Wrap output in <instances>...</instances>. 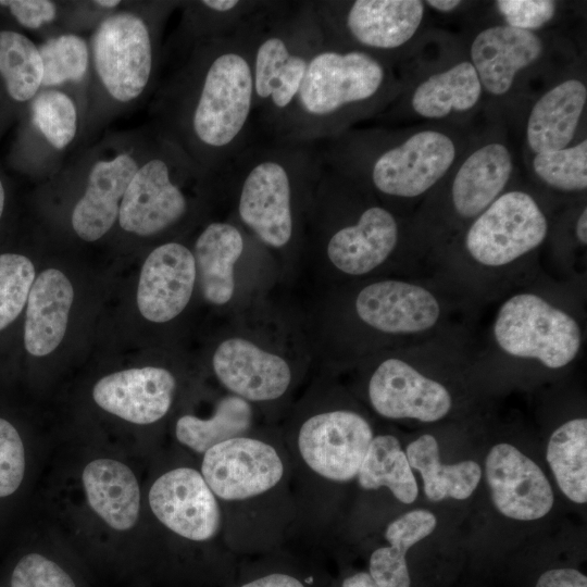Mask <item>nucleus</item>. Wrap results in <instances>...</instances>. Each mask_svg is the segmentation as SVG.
I'll return each mask as SVG.
<instances>
[{"label":"nucleus","mask_w":587,"mask_h":587,"mask_svg":"<svg viewBox=\"0 0 587 587\" xmlns=\"http://www.w3.org/2000/svg\"><path fill=\"white\" fill-rule=\"evenodd\" d=\"M367 395L375 412L391 420L436 422L452 405L451 395L442 384L398 358L378 363L370 377Z\"/></svg>","instance_id":"nucleus-16"},{"label":"nucleus","mask_w":587,"mask_h":587,"mask_svg":"<svg viewBox=\"0 0 587 587\" xmlns=\"http://www.w3.org/2000/svg\"><path fill=\"white\" fill-rule=\"evenodd\" d=\"M548 230V218L533 195L512 189L472 221L464 246L475 262L499 267L538 248Z\"/></svg>","instance_id":"nucleus-11"},{"label":"nucleus","mask_w":587,"mask_h":587,"mask_svg":"<svg viewBox=\"0 0 587 587\" xmlns=\"http://www.w3.org/2000/svg\"><path fill=\"white\" fill-rule=\"evenodd\" d=\"M324 163L384 200L415 199L440 183L463 153L441 128L349 129L320 142Z\"/></svg>","instance_id":"nucleus-4"},{"label":"nucleus","mask_w":587,"mask_h":587,"mask_svg":"<svg viewBox=\"0 0 587 587\" xmlns=\"http://www.w3.org/2000/svg\"><path fill=\"white\" fill-rule=\"evenodd\" d=\"M536 587H587V577L574 569H554L541 574Z\"/></svg>","instance_id":"nucleus-44"},{"label":"nucleus","mask_w":587,"mask_h":587,"mask_svg":"<svg viewBox=\"0 0 587 587\" xmlns=\"http://www.w3.org/2000/svg\"><path fill=\"white\" fill-rule=\"evenodd\" d=\"M241 587H304V585L288 574L273 573L249 582Z\"/></svg>","instance_id":"nucleus-45"},{"label":"nucleus","mask_w":587,"mask_h":587,"mask_svg":"<svg viewBox=\"0 0 587 587\" xmlns=\"http://www.w3.org/2000/svg\"><path fill=\"white\" fill-rule=\"evenodd\" d=\"M258 0H202L190 2L185 12L184 33L189 47L198 41L235 33L260 5Z\"/></svg>","instance_id":"nucleus-35"},{"label":"nucleus","mask_w":587,"mask_h":587,"mask_svg":"<svg viewBox=\"0 0 587 587\" xmlns=\"http://www.w3.org/2000/svg\"><path fill=\"white\" fill-rule=\"evenodd\" d=\"M575 235L580 245L587 243V208L584 207L575 225Z\"/></svg>","instance_id":"nucleus-48"},{"label":"nucleus","mask_w":587,"mask_h":587,"mask_svg":"<svg viewBox=\"0 0 587 587\" xmlns=\"http://www.w3.org/2000/svg\"><path fill=\"white\" fill-rule=\"evenodd\" d=\"M284 472L283 459L274 446L242 435L207 450L200 473L215 497L239 501L271 490Z\"/></svg>","instance_id":"nucleus-13"},{"label":"nucleus","mask_w":587,"mask_h":587,"mask_svg":"<svg viewBox=\"0 0 587 587\" xmlns=\"http://www.w3.org/2000/svg\"><path fill=\"white\" fill-rule=\"evenodd\" d=\"M514 172L511 149L500 139H489L461 154L448 173L449 200L461 220H474L502 195Z\"/></svg>","instance_id":"nucleus-21"},{"label":"nucleus","mask_w":587,"mask_h":587,"mask_svg":"<svg viewBox=\"0 0 587 587\" xmlns=\"http://www.w3.org/2000/svg\"><path fill=\"white\" fill-rule=\"evenodd\" d=\"M424 3L440 13L453 12L463 4L460 0H426Z\"/></svg>","instance_id":"nucleus-47"},{"label":"nucleus","mask_w":587,"mask_h":587,"mask_svg":"<svg viewBox=\"0 0 587 587\" xmlns=\"http://www.w3.org/2000/svg\"><path fill=\"white\" fill-rule=\"evenodd\" d=\"M357 477L363 489L387 487L402 503H412L419 494L407 454L392 435L373 437Z\"/></svg>","instance_id":"nucleus-33"},{"label":"nucleus","mask_w":587,"mask_h":587,"mask_svg":"<svg viewBox=\"0 0 587 587\" xmlns=\"http://www.w3.org/2000/svg\"><path fill=\"white\" fill-rule=\"evenodd\" d=\"M307 225L328 262L351 276L382 265L401 236L400 223L387 205L325 163Z\"/></svg>","instance_id":"nucleus-6"},{"label":"nucleus","mask_w":587,"mask_h":587,"mask_svg":"<svg viewBox=\"0 0 587 587\" xmlns=\"http://www.w3.org/2000/svg\"><path fill=\"white\" fill-rule=\"evenodd\" d=\"M199 179L210 178L173 140L159 132L121 201L120 226L140 237L154 236L176 226L190 209L184 185Z\"/></svg>","instance_id":"nucleus-7"},{"label":"nucleus","mask_w":587,"mask_h":587,"mask_svg":"<svg viewBox=\"0 0 587 587\" xmlns=\"http://www.w3.org/2000/svg\"><path fill=\"white\" fill-rule=\"evenodd\" d=\"M140 160L123 151L97 161L89 171L87 185L76 202L71 223L85 241L102 238L118 217L121 201Z\"/></svg>","instance_id":"nucleus-23"},{"label":"nucleus","mask_w":587,"mask_h":587,"mask_svg":"<svg viewBox=\"0 0 587 587\" xmlns=\"http://www.w3.org/2000/svg\"><path fill=\"white\" fill-rule=\"evenodd\" d=\"M547 461L561 491L573 502L587 501V420L559 426L547 446Z\"/></svg>","instance_id":"nucleus-32"},{"label":"nucleus","mask_w":587,"mask_h":587,"mask_svg":"<svg viewBox=\"0 0 587 587\" xmlns=\"http://www.w3.org/2000/svg\"><path fill=\"white\" fill-rule=\"evenodd\" d=\"M324 39L390 65L421 28V0H313Z\"/></svg>","instance_id":"nucleus-8"},{"label":"nucleus","mask_w":587,"mask_h":587,"mask_svg":"<svg viewBox=\"0 0 587 587\" xmlns=\"http://www.w3.org/2000/svg\"><path fill=\"white\" fill-rule=\"evenodd\" d=\"M253 78V126L275 138L324 42L313 0L261 1L245 20Z\"/></svg>","instance_id":"nucleus-5"},{"label":"nucleus","mask_w":587,"mask_h":587,"mask_svg":"<svg viewBox=\"0 0 587 587\" xmlns=\"http://www.w3.org/2000/svg\"><path fill=\"white\" fill-rule=\"evenodd\" d=\"M197 280L192 251L177 241L154 248L142 264L137 305L141 315L153 323L178 316L189 303Z\"/></svg>","instance_id":"nucleus-20"},{"label":"nucleus","mask_w":587,"mask_h":587,"mask_svg":"<svg viewBox=\"0 0 587 587\" xmlns=\"http://www.w3.org/2000/svg\"><path fill=\"white\" fill-rule=\"evenodd\" d=\"M155 23L143 15L120 11L100 22L91 39L97 76L115 101L138 99L152 78L157 53Z\"/></svg>","instance_id":"nucleus-10"},{"label":"nucleus","mask_w":587,"mask_h":587,"mask_svg":"<svg viewBox=\"0 0 587 587\" xmlns=\"http://www.w3.org/2000/svg\"><path fill=\"white\" fill-rule=\"evenodd\" d=\"M34 125L54 149L66 148L77 133V109L73 99L57 89L37 93L32 103Z\"/></svg>","instance_id":"nucleus-38"},{"label":"nucleus","mask_w":587,"mask_h":587,"mask_svg":"<svg viewBox=\"0 0 587 587\" xmlns=\"http://www.w3.org/2000/svg\"><path fill=\"white\" fill-rule=\"evenodd\" d=\"M251 403L233 394L223 397L208 419L183 415L175 425L177 440L189 449L204 453L213 446L245 435L251 427Z\"/></svg>","instance_id":"nucleus-31"},{"label":"nucleus","mask_w":587,"mask_h":587,"mask_svg":"<svg viewBox=\"0 0 587 587\" xmlns=\"http://www.w3.org/2000/svg\"><path fill=\"white\" fill-rule=\"evenodd\" d=\"M323 166L320 142L261 138L214 183L226 190L237 220L260 243L286 251L302 241Z\"/></svg>","instance_id":"nucleus-2"},{"label":"nucleus","mask_w":587,"mask_h":587,"mask_svg":"<svg viewBox=\"0 0 587 587\" xmlns=\"http://www.w3.org/2000/svg\"><path fill=\"white\" fill-rule=\"evenodd\" d=\"M546 45L537 32L496 24L480 29L470 45V62L484 92L507 96L522 73H527L544 58Z\"/></svg>","instance_id":"nucleus-18"},{"label":"nucleus","mask_w":587,"mask_h":587,"mask_svg":"<svg viewBox=\"0 0 587 587\" xmlns=\"http://www.w3.org/2000/svg\"><path fill=\"white\" fill-rule=\"evenodd\" d=\"M243 251L245 234L234 222L214 221L201 230L192 254L200 291L205 301L224 305L233 299L235 266Z\"/></svg>","instance_id":"nucleus-26"},{"label":"nucleus","mask_w":587,"mask_h":587,"mask_svg":"<svg viewBox=\"0 0 587 587\" xmlns=\"http://www.w3.org/2000/svg\"><path fill=\"white\" fill-rule=\"evenodd\" d=\"M485 472L492 501L503 515L534 521L550 512L554 497L546 475L514 446H494L487 454Z\"/></svg>","instance_id":"nucleus-17"},{"label":"nucleus","mask_w":587,"mask_h":587,"mask_svg":"<svg viewBox=\"0 0 587 587\" xmlns=\"http://www.w3.org/2000/svg\"><path fill=\"white\" fill-rule=\"evenodd\" d=\"M212 367L230 394L250 403L282 398L294 379L292 366L284 354L242 335H232L217 345Z\"/></svg>","instance_id":"nucleus-14"},{"label":"nucleus","mask_w":587,"mask_h":587,"mask_svg":"<svg viewBox=\"0 0 587 587\" xmlns=\"http://www.w3.org/2000/svg\"><path fill=\"white\" fill-rule=\"evenodd\" d=\"M243 22L230 35L192 43L159 100L160 132L212 180L255 140Z\"/></svg>","instance_id":"nucleus-1"},{"label":"nucleus","mask_w":587,"mask_h":587,"mask_svg":"<svg viewBox=\"0 0 587 587\" xmlns=\"http://www.w3.org/2000/svg\"><path fill=\"white\" fill-rule=\"evenodd\" d=\"M494 336L505 353L535 359L552 370L571 363L582 347L576 320L530 292L516 294L501 304Z\"/></svg>","instance_id":"nucleus-9"},{"label":"nucleus","mask_w":587,"mask_h":587,"mask_svg":"<svg viewBox=\"0 0 587 587\" xmlns=\"http://www.w3.org/2000/svg\"><path fill=\"white\" fill-rule=\"evenodd\" d=\"M359 320L388 335H408L433 328L440 305L426 288L409 282L383 279L364 286L354 299Z\"/></svg>","instance_id":"nucleus-19"},{"label":"nucleus","mask_w":587,"mask_h":587,"mask_svg":"<svg viewBox=\"0 0 587 587\" xmlns=\"http://www.w3.org/2000/svg\"><path fill=\"white\" fill-rule=\"evenodd\" d=\"M402 83L391 65L324 39L311 58L300 89L273 139L323 142L387 108Z\"/></svg>","instance_id":"nucleus-3"},{"label":"nucleus","mask_w":587,"mask_h":587,"mask_svg":"<svg viewBox=\"0 0 587 587\" xmlns=\"http://www.w3.org/2000/svg\"><path fill=\"white\" fill-rule=\"evenodd\" d=\"M90 508L113 529L128 530L137 523L140 489L133 471L113 459L89 462L82 474Z\"/></svg>","instance_id":"nucleus-28"},{"label":"nucleus","mask_w":587,"mask_h":587,"mask_svg":"<svg viewBox=\"0 0 587 587\" xmlns=\"http://www.w3.org/2000/svg\"><path fill=\"white\" fill-rule=\"evenodd\" d=\"M0 75L13 100L34 99L43 77L38 47L18 32L0 30Z\"/></svg>","instance_id":"nucleus-34"},{"label":"nucleus","mask_w":587,"mask_h":587,"mask_svg":"<svg viewBox=\"0 0 587 587\" xmlns=\"http://www.w3.org/2000/svg\"><path fill=\"white\" fill-rule=\"evenodd\" d=\"M43 66V87L80 82L90 62L89 47L84 38L63 34L47 39L38 47Z\"/></svg>","instance_id":"nucleus-37"},{"label":"nucleus","mask_w":587,"mask_h":587,"mask_svg":"<svg viewBox=\"0 0 587 587\" xmlns=\"http://www.w3.org/2000/svg\"><path fill=\"white\" fill-rule=\"evenodd\" d=\"M25 472V451L18 432L0 417V498L20 487Z\"/></svg>","instance_id":"nucleus-41"},{"label":"nucleus","mask_w":587,"mask_h":587,"mask_svg":"<svg viewBox=\"0 0 587 587\" xmlns=\"http://www.w3.org/2000/svg\"><path fill=\"white\" fill-rule=\"evenodd\" d=\"M411 469L421 473L426 497L434 502L446 498L464 500L476 489L480 466L472 460L455 464H442L438 442L434 436L424 434L412 441L405 450Z\"/></svg>","instance_id":"nucleus-29"},{"label":"nucleus","mask_w":587,"mask_h":587,"mask_svg":"<svg viewBox=\"0 0 587 587\" xmlns=\"http://www.w3.org/2000/svg\"><path fill=\"white\" fill-rule=\"evenodd\" d=\"M495 8L503 24L530 32L544 28L558 13V2L552 0H497Z\"/></svg>","instance_id":"nucleus-42"},{"label":"nucleus","mask_w":587,"mask_h":587,"mask_svg":"<svg viewBox=\"0 0 587 587\" xmlns=\"http://www.w3.org/2000/svg\"><path fill=\"white\" fill-rule=\"evenodd\" d=\"M0 5L9 8L16 21L28 29H38L58 15L55 3L49 0H10L0 1Z\"/></svg>","instance_id":"nucleus-43"},{"label":"nucleus","mask_w":587,"mask_h":587,"mask_svg":"<svg viewBox=\"0 0 587 587\" xmlns=\"http://www.w3.org/2000/svg\"><path fill=\"white\" fill-rule=\"evenodd\" d=\"M175 388L176 379L168 370L145 366L100 378L93 386L92 398L104 411L127 422L146 425L168 412Z\"/></svg>","instance_id":"nucleus-22"},{"label":"nucleus","mask_w":587,"mask_h":587,"mask_svg":"<svg viewBox=\"0 0 587 587\" xmlns=\"http://www.w3.org/2000/svg\"><path fill=\"white\" fill-rule=\"evenodd\" d=\"M93 4L104 8V9H113L120 5L121 1L118 0H98L93 1Z\"/></svg>","instance_id":"nucleus-49"},{"label":"nucleus","mask_w":587,"mask_h":587,"mask_svg":"<svg viewBox=\"0 0 587 587\" xmlns=\"http://www.w3.org/2000/svg\"><path fill=\"white\" fill-rule=\"evenodd\" d=\"M483 87L470 60H460L421 79L408 92V107L426 120H444L474 110Z\"/></svg>","instance_id":"nucleus-27"},{"label":"nucleus","mask_w":587,"mask_h":587,"mask_svg":"<svg viewBox=\"0 0 587 587\" xmlns=\"http://www.w3.org/2000/svg\"><path fill=\"white\" fill-rule=\"evenodd\" d=\"M341 587H379L370 573L360 572L347 577Z\"/></svg>","instance_id":"nucleus-46"},{"label":"nucleus","mask_w":587,"mask_h":587,"mask_svg":"<svg viewBox=\"0 0 587 587\" xmlns=\"http://www.w3.org/2000/svg\"><path fill=\"white\" fill-rule=\"evenodd\" d=\"M374 437L361 414L346 409L313 413L300 425L297 447L302 461L319 476L333 482L357 477Z\"/></svg>","instance_id":"nucleus-12"},{"label":"nucleus","mask_w":587,"mask_h":587,"mask_svg":"<svg viewBox=\"0 0 587 587\" xmlns=\"http://www.w3.org/2000/svg\"><path fill=\"white\" fill-rule=\"evenodd\" d=\"M4 201H5L4 188H3L2 182L0 180V218L3 213Z\"/></svg>","instance_id":"nucleus-50"},{"label":"nucleus","mask_w":587,"mask_h":587,"mask_svg":"<svg viewBox=\"0 0 587 587\" xmlns=\"http://www.w3.org/2000/svg\"><path fill=\"white\" fill-rule=\"evenodd\" d=\"M74 299L70 279L47 268L34 279L26 302L24 345L28 353L43 357L62 341Z\"/></svg>","instance_id":"nucleus-25"},{"label":"nucleus","mask_w":587,"mask_h":587,"mask_svg":"<svg viewBox=\"0 0 587 587\" xmlns=\"http://www.w3.org/2000/svg\"><path fill=\"white\" fill-rule=\"evenodd\" d=\"M532 171L546 186L562 192L587 189V140L564 149L533 154Z\"/></svg>","instance_id":"nucleus-36"},{"label":"nucleus","mask_w":587,"mask_h":587,"mask_svg":"<svg viewBox=\"0 0 587 587\" xmlns=\"http://www.w3.org/2000/svg\"><path fill=\"white\" fill-rule=\"evenodd\" d=\"M35 267L22 254H0V330L11 324L27 302Z\"/></svg>","instance_id":"nucleus-39"},{"label":"nucleus","mask_w":587,"mask_h":587,"mask_svg":"<svg viewBox=\"0 0 587 587\" xmlns=\"http://www.w3.org/2000/svg\"><path fill=\"white\" fill-rule=\"evenodd\" d=\"M11 587H76V585L58 563L42 554L29 553L15 565Z\"/></svg>","instance_id":"nucleus-40"},{"label":"nucleus","mask_w":587,"mask_h":587,"mask_svg":"<svg viewBox=\"0 0 587 587\" xmlns=\"http://www.w3.org/2000/svg\"><path fill=\"white\" fill-rule=\"evenodd\" d=\"M586 102V84L577 77L565 78L545 91L526 120L525 138L533 154L571 146Z\"/></svg>","instance_id":"nucleus-24"},{"label":"nucleus","mask_w":587,"mask_h":587,"mask_svg":"<svg viewBox=\"0 0 587 587\" xmlns=\"http://www.w3.org/2000/svg\"><path fill=\"white\" fill-rule=\"evenodd\" d=\"M148 499L157 519L180 537L205 541L218 532L217 499L195 469L177 467L164 473L152 484Z\"/></svg>","instance_id":"nucleus-15"},{"label":"nucleus","mask_w":587,"mask_h":587,"mask_svg":"<svg viewBox=\"0 0 587 587\" xmlns=\"http://www.w3.org/2000/svg\"><path fill=\"white\" fill-rule=\"evenodd\" d=\"M436 516L427 510H413L391 522L385 533L387 547L376 549L370 559V575L379 587H410L405 553L433 533Z\"/></svg>","instance_id":"nucleus-30"}]
</instances>
